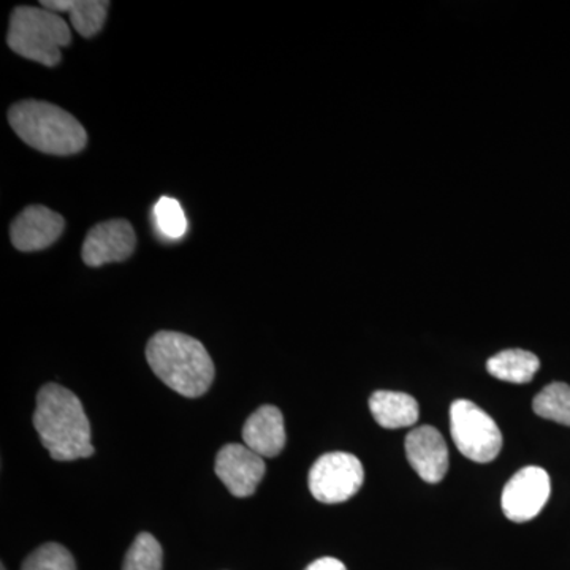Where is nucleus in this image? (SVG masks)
Returning <instances> with one entry per match:
<instances>
[{
	"label": "nucleus",
	"instance_id": "1",
	"mask_svg": "<svg viewBox=\"0 0 570 570\" xmlns=\"http://www.w3.org/2000/svg\"><path fill=\"white\" fill-rule=\"evenodd\" d=\"M33 426L41 444L56 461H75L94 455L91 423L81 401L69 389L48 384L37 395Z\"/></svg>",
	"mask_w": 570,
	"mask_h": 570
},
{
	"label": "nucleus",
	"instance_id": "18",
	"mask_svg": "<svg viewBox=\"0 0 570 570\" xmlns=\"http://www.w3.org/2000/svg\"><path fill=\"white\" fill-rule=\"evenodd\" d=\"M154 219L157 230L168 239H178L186 235L187 219L183 206L171 197H163L154 206Z\"/></svg>",
	"mask_w": 570,
	"mask_h": 570
},
{
	"label": "nucleus",
	"instance_id": "14",
	"mask_svg": "<svg viewBox=\"0 0 570 570\" xmlns=\"http://www.w3.org/2000/svg\"><path fill=\"white\" fill-rule=\"evenodd\" d=\"M40 6L55 13H69L75 31L85 39H91L102 31L110 2L107 0H47Z\"/></svg>",
	"mask_w": 570,
	"mask_h": 570
},
{
	"label": "nucleus",
	"instance_id": "16",
	"mask_svg": "<svg viewBox=\"0 0 570 570\" xmlns=\"http://www.w3.org/2000/svg\"><path fill=\"white\" fill-rule=\"evenodd\" d=\"M532 409L539 417L553 420L570 426V387L562 382L547 385L532 401Z\"/></svg>",
	"mask_w": 570,
	"mask_h": 570
},
{
	"label": "nucleus",
	"instance_id": "19",
	"mask_svg": "<svg viewBox=\"0 0 570 570\" xmlns=\"http://www.w3.org/2000/svg\"><path fill=\"white\" fill-rule=\"evenodd\" d=\"M21 570H77V564L66 547L50 542L32 551Z\"/></svg>",
	"mask_w": 570,
	"mask_h": 570
},
{
	"label": "nucleus",
	"instance_id": "12",
	"mask_svg": "<svg viewBox=\"0 0 570 570\" xmlns=\"http://www.w3.org/2000/svg\"><path fill=\"white\" fill-rule=\"evenodd\" d=\"M243 441L247 449L262 459H273L285 448L284 417L276 406H262L247 419L243 428Z\"/></svg>",
	"mask_w": 570,
	"mask_h": 570
},
{
	"label": "nucleus",
	"instance_id": "10",
	"mask_svg": "<svg viewBox=\"0 0 570 570\" xmlns=\"http://www.w3.org/2000/svg\"><path fill=\"white\" fill-rule=\"evenodd\" d=\"M63 228L66 220L61 214L51 212L47 206H28L11 224V243L21 253H36L55 245Z\"/></svg>",
	"mask_w": 570,
	"mask_h": 570
},
{
	"label": "nucleus",
	"instance_id": "20",
	"mask_svg": "<svg viewBox=\"0 0 570 570\" xmlns=\"http://www.w3.org/2000/svg\"><path fill=\"white\" fill-rule=\"evenodd\" d=\"M306 570H347L346 566L343 564L336 558H321V560L314 561L313 564L307 566Z\"/></svg>",
	"mask_w": 570,
	"mask_h": 570
},
{
	"label": "nucleus",
	"instance_id": "5",
	"mask_svg": "<svg viewBox=\"0 0 570 570\" xmlns=\"http://www.w3.org/2000/svg\"><path fill=\"white\" fill-rule=\"evenodd\" d=\"M450 433L461 455L474 463H490L502 449L497 422L469 400H456L450 407Z\"/></svg>",
	"mask_w": 570,
	"mask_h": 570
},
{
	"label": "nucleus",
	"instance_id": "3",
	"mask_svg": "<svg viewBox=\"0 0 570 570\" xmlns=\"http://www.w3.org/2000/svg\"><path fill=\"white\" fill-rule=\"evenodd\" d=\"M9 122L22 141L51 156H71L88 145V134L75 116L41 100L14 104Z\"/></svg>",
	"mask_w": 570,
	"mask_h": 570
},
{
	"label": "nucleus",
	"instance_id": "6",
	"mask_svg": "<svg viewBox=\"0 0 570 570\" xmlns=\"http://www.w3.org/2000/svg\"><path fill=\"white\" fill-rule=\"evenodd\" d=\"M365 482L362 461L346 452L321 456L309 471V490L318 502L340 504L358 493Z\"/></svg>",
	"mask_w": 570,
	"mask_h": 570
},
{
	"label": "nucleus",
	"instance_id": "9",
	"mask_svg": "<svg viewBox=\"0 0 570 570\" xmlns=\"http://www.w3.org/2000/svg\"><path fill=\"white\" fill-rule=\"evenodd\" d=\"M214 469L220 482L236 498L253 497L266 471L264 459L242 444L220 449Z\"/></svg>",
	"mask_w": 570,
	"mask_h": 570
},
{
	"label": "nucleus",
	"instance_id": "7",
	"mask_svg": "<svg viewBox=\"0 0 570 570\" xmlns=\"http://www.w3.org/2000/svg\"><path fill=\"white\" fill-rule=\"evenodd\" d=\"M550 478L546 469H520L502 490L501 508L504 515L515 523H527L542 512L550 498Z\"/></svg>",
	"mask_w": 570,
	"mask_h": 570
},
{
	"label": "nucleus",
	"instance_id": "4",
	"mask_svg": "<svg viewBox=\"0 0 570 570\" xmlns=\"http://www.w3.org/2000/svg\"><path fill=\"white\" fill-rule=\"evenodd\" d=\"M71 32L61 14L43 7H17L11 13L7 45L29 61L56 67L62 48L69 47Z\"/></svg>",
	"mask_w": 570,
	"mask_h": 570
},
{
	"label": "nucleus",
	"instance_id": "2",
	"mask_svg": "<svg viewBox=\"0 0 570 570\" xmlns=\"http://www.w3.org/2000/svg\"><path fill=\"white\" fill-rule=\"evenodd\" d=\"M146 358L168 389L186 397L204 396L214 381V363L200 341L184 333L159 332L146 346Z\"/></svg>",
	"mask_w": 570,
	"mask_h": 570
},
{
	"label": "nucleus",
	"instance_id": "13",
	"mask_svg": "<svg viewBox=\"0 0 570 570\" xmlns=\"http://www.w3.org/2000/svg\"><path fill=\"white\" fill-rule=\"evenodd\" d=\"M371 414L382 428L397 430L419 422V403L407 393L381 392L370 397Z\"/></svg>",
	"mask_w": 570,
	"mask_h": 570
},
{
	"label": "nucleus",
	"instance_id": "15",
	"mask_svg": "<svg viewBox=\"0 0 570 570\" xmlns=\"http://www.w3.org/2000/svg\"><path fill=\"white\" fill-rule=\"evenodd\" d=\"M539 367L538 356L521 348L499 352L487 362V370L491 376L512 384H528L534 379Z\"/></svg>",
	"mask_w": 570,
	"mask_h": 570
},
{
	"label": "nucleus",
	"instance_id": "8",
	"mask_svg": "<svg viewBox=\"0 0 570 570\" xmlns=\"http://www.w3.org/2000/svg\"><path fill=\"white\" fill-rule=\"evenodd\" d=\"M137 246V236L129 220L112 219L97 224L82 243L81 257L85 264L99 268L107 264L127 261Z\"/></svg>",
	"mask_w": 570,
	"mask_h": 570
},
{
	"label": "nucleus",
	"instance_id": "17",
	"mask_svg": "<svg viewBox=\"0 0 570 570\" xmlns=\"http://www.w3.org/2000/svg\"><path fill=\"white\" fill-rule=\"evenodd\" d=\"M163 547L149 532H141L134 540L122 570H163Z\"/></svg>",
	"mask_w": 570,
	"mask_h": 570
},
{
	"label": "nucleus",
	"instance_id": "11",
	"mask_svg": "<svg viewBox=\"0 0 570 570\" xmlns=\"http://www.w3.org/2000/svg\"><path fill=\"white\" fill-rule=\"evenodd\" d=\"M411 468L428 483H438L449 471V448L436 428H414L404 442Z\"/></svg>",
	"mask_w": 570,
	"mask_h": 570
},
{
	"label": "nucleus",
	"instance_id": "21",
	"mask_svg": "<svg viewBox=\"0 0 570 570\" xmlns=\"http://www.w3.org/2000/svg\"><path fill=\"white\" fill-rule=\"evenodd\" d=\"M0 570H6V568H3V566H2V569H0Z\"/></svg>",
	"mask_w": 570,
	"mask_h": 570
}]
</instances>
